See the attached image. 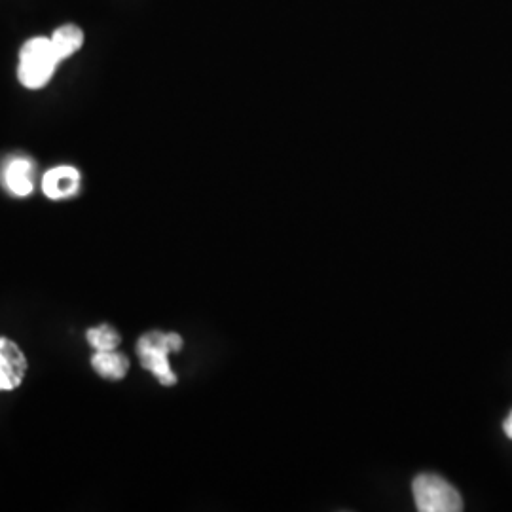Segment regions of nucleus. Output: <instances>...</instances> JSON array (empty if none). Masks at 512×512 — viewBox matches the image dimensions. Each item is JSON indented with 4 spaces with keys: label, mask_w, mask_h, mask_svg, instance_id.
Listing matches in <instances>:
<instances>
[{
    "label": "nucleus",
    "mask_w": 512,
    "mask_h": 512,
    "mask_svg": "<svg viewBox=\"0 0 512 512\" xmlns=\"http://www.w3.org/2000/svg\"><path fill=\"white\" fill-rule=\"evenodd\" d=\"M59 63L61 61L55 54L50 38H31L23 44L19 54V82L29 90H40L52 80Z\"/></svg>",
    "instance_id": "obj_1"
},
{
    "label": "nucleus",
    "mask_w": 512,
    "mask_h": 512,
    "mask_svg": "<svg viewBox=\"0 0 512 512\" xmlns=\"http://www.w3.org/2000/svg\"><path fill=\"white\" fill-rule=\"evenodd\" d=\"M181 349H183V338L179 334L175 332L165 334L158 330L148 332L137 344L141 365L148 372H152L162 385L177 384V376L169 365V353L181 351Z\"/></svg>",
    "instance_id": "obj_2"
},
{
    "label": "nucleus",
    "mask_w": 512,
    "mask_h": 512,
    "mask_svg": "<svg viewBox=\"0 0 512 512\" xmlns=\"http://www.w3.org/2000/svg\"><path fill=\"white\" fill-rule=\"evenodd\" d=\"M414 499L421 512H459L463 511V499L458 490L446 482L442 476H416L414 484Z\"/></svg>",
    "instance_id": "obj_3"
},
{
    "label": "nucleus",
    "mask_w": 512,
    "mask_h": 512,
    "mask_svg": "<svg viewBox=\"0 0 512 512\" xmlns=\"http://www.w3.org/2000/svg\"><path fill=\"white\" fill-rule=\"evenodd\" d=\"M27 359L16 342L0 336V391H12L23 382Z\"/></svg>",
    "instance_id": "obj_4"
},
{
    "label": "nucleus",
    "mask_w": 512,
    "mask_h": 512,
    "mask_svg": "<svg viewBox=\"0 0 512 512\" xmlns=\"http://www.w3.org/2000/svg\"><path fill=\"white\" fill-rule=\"evenodd\" d=\"M80 173L71 165L54 167L44 175L42 190L50 200H67L78 194Z\"/></svg>",
    "instance_id": "obj_5"
},
{
    "label": "nucleus",
    "mask_w": 512,
    "mask_h": 512,
    "mask_svg": "<svg viewBox=\"0 0 512 512\" xmlns=\"http://www.w3.org/2000/svg\"><path fill=\"white\" fill-rule=\"evenodd\" d=\"M92 365L101 378L118 382L128 374L129 359L124 353L109 349V351H97L93 355Z\"/></svg>",
    "instance_id": "obj_6"
},
{
    "label": "nucleus",
    "mask_w": 512,
    "mask_h": 512,
    "mask_svg": "<svg viewBox=\"0 0 512 512\" xmlns=\"http://www.w3.org/2000/svg\"><path fill=\"white\" fill-rule=\"evenodd\" d=\"M4 181L14 196H29L33 192V164L23 158L12 160L4 171Z\"/></svg>",
    "instance_id": "obj_7"
},
{
    "label": "nucleus",
    "mask_w": 512,
    "mask_h": 512,
    "mask_svg": "<svg viewBox=\"0 0 512 512\" xmlns=\"http://www.w3.org/2000/svg\"><path fill=\"white\" fill-rule=\"evenodd\" d=\"M52 46H54L55 54L59 57V61L67 59L69 55L76 54L82 44H84V33L80 27L76 25H63L59 29H55L52 35Z\"/></svg>",
    "instance_id": "obj_8"
},
{
    "label": "nucleus",
    "mask_w": 512,
    "mask_h": 512,
    "mask_svg": "<svg viewBox=\"0 0 512 512\" xmlns=\"http://www.w3.org/2000/svg\"><path fill=\"white\" fill-rule=\"evenodd\" d=\"M88 342L92 344L95 351H109L120 346V334L118 330L112 329L110 325H99L95 329L88 330Z\"/></svg>",
    "instance_id": "obj_9"
},
{
    "label": "nucleus",
    "mask_w": 512,
    "mask_h": 512,
    "mask_svg": "<svg viewBox=\"0 0 512 512\" xmlns=\"http://www.w3.org/2000/svg\"><path fill=\"white\" fill-rule=\"evenodd\" d=\"M503 429H505V435L512 439V412L509 414V418L503 423Z\"/></svg>",
    "instance_id": "obj_10"
}]
</instances>
